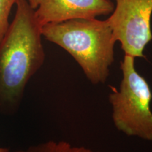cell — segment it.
Listing matches in <instances>:
<instances>
[{
    "label": "cell",
    "instance_id": "2",
    "mask_svg": "<svg viewBox=\"0 0 152 152\" xmlns=\"http://www.w3.org/2000/svg\"><path fill=\"white\" fill-rule=\"evenodd\" d=\"M42 35L71 55L90 83L106 81L116 42L107 20L94 18L48 23L42 27Z\"/></svg>",
    "mask_w": 152,
    "mask_h": 152
},
{
    "label": "cell",
    "instance_id": "6",
    "mask_svg": "<svg viewBox=\"0 0 152 152\" xmlns=\"http://www.w3.org/2000/svg\"><path fill=\"white\" fill-rule=\"evenodd\" d=\"M10 152V151H9ZM14 152H99L89 148L75 146L65 141H48Z\"/></svg>",
    "mask_w": 152,
    "mask_h": 152
},
{
    "label": "cell",
    "instance_id": "8",
    "mask_svg": "<svg viewBox=\"0 0 152 152\" xmlns=\"http://www.w3.org/2000/svg\"><path fill=\"white\" fill-rule=\"evenodd\" d=\"M30 4L33 9H36L38 6V3H39V0H28Z\"/></svg>",
    "mask_w": 152,
    "mask_h": 152
},
{
    "label": "cell",
    "instance_id": "5",
    "mask_svg": "<svg viewBox=\"0 0 152 152\" xmlns=\"http://www.w3.org/2000/svg\"><path fill=\"white\" fill-rule=\"evenodd\" d=\"M114 7L111 0H39L35 14L42 27L48 23L109 15Z\"/></svg>",
    "mask_w": 152,
    "mask_h": 152
},
{
    "label": "cell",
    "instance_id": "4",
    "mask_svg": "<svg viewBox=\"0 0 152 152\" xmlns=\"http://www.w3.org/2000/svg\"><path fill=\"white\" fill-rule=\"evenodd\" d=\"M113 12L106 19L115 41L125 54L144 58V50L152 39V0H115Z\"/></svg>",
    "mask_w": 152,
    "mask_h": 152
},
{
    "label": "cell",
    "instance_id": "1",
    "mask_svg": "<svg viewBox=\"0 0 152 152\" xmlns=\"http://www.w3.org/2000/svg\"><path fill=\"white\" fill-rule=\"evenodd\" d=\"M14 18L0 43V113H16L31 77L45 60L42 26L28 0H18Z\"/></svg>",
    "mask_w": 152,
    "mask_h": 152
},
{
    "label": "cell",
    "instance_id": "9",
    "mask_svg": "<svg viewBox=\"0 0 152 152\" xmlns=\"http://www.w3.org/2000/svg\"><path fill=\"white\" fill-rule=\"evenodd\" d=\"M9 149H6V148H3V147H0V152H9Z\"/></svg>",
    "mask_w": 152,
    "mask_h": 152
},
{
    "label": "cell",
    "instance_id": "3",
    "mask_svg": "<svg viewBox=\"0 0 152 152\" xmlns=\"http://www.w3.org/2000/svg\"><path fill=\"white\" fill-rule=\"evenodd\" d=\"M134 59L125 54L119 90L111 87L112 119L115 128L126 135L152 141V93L146 79L136 71Z\"/></svg>",
    "mask_w": 152,
    "mask_h": 152
},
{
    "label": "cell",
    "instance_id": "7",
    "mask_svg": "<svg viewBox=\"0 0 152 152\" xmlns=\"http://www.w3.org/2000/svg\"><path fill=\"white\" fill-rule=\"evenodd\" d=\"M18 0H0V43L9 29V16Z\"/></svg>",
    "mask_w": 152,
    "mask_h": 152
}]
</instances>
